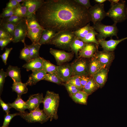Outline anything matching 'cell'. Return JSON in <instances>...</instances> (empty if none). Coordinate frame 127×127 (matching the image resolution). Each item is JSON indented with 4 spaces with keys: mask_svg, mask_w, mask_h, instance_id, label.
<instances>
[{
    "mask_svg": "<svg viewBox=\"0 0 127 127\" xmlns=\"http://www.w3.org/2000/svg\"><path fill=\"white\" fill-rule=\"evenodd\" d=\"M38 22L44 29L57 32L74 31L91 21L88 10L74 0L44 1L36 13Z\"/></svg>",
    "mask_w": 127,
    "mask_h": 127,
    "instance_id": "obj_1",
    "label": "cell"
},
{
    "mask_svg": "<svg viewBox=\"0 0 127 127\" xmlns=\"http://www.w3.org/2000/svg\"><path fill=\"white\" fill-rule=\"evenodd\" d=\"M60 100L58 94L49 91H46L43 101V110L51 121L53 119H57L58 118L57 111Z\"/></svg>",
    "mask_w": 127,
    "mask_h": 127,
    "instance_id": "obj_2",
    "label": "cell"
},
{
    "mask_svg": "<svg viewBox=\"0 0 127 127\" xmlns=\"http://www.w3.org/2000/svg\"><path fill=\"white\" fill-rule=\"evenodd\" d=\"M75 37L72 32L60 31L57 33L48 44L54 45L60 48L71 51L70 45Z\"/></svg>",
    "mask_w": 127,
    "mask_h": 127,
    "instance_id": "obj_3",
    "label": "cell"
},
{
    "mask_svg": "<svg viewBox=\"0 0 127 127\" xmlns=\"http://www.w3.org/2000/svg\"><path fill=\"white\" fill-rule=\"evenodd\" d=\"M92 27L98 33L96 36L98 40H105L107 37L112 38L113 36L118 38L117 35L118 30L116 24L114 23L112 25H107L100 21L93 24Z\"/></svg>",
    "mask_w": 127,
    "mask_h": 127,
    "instance_id": "obj_4",
    "label": "cell"
},
{
    "mask_svg": "<svg viewBox=\"0 0 127 127\" xmlns=\"http://www.w3.org/2000/svg\"><path fill=\"white\" fill-rule=\"evenodd\" d=\"M106 16L110 18L116 24L127 19L125 10V1L120 0L118 3L111 5V7L106 12Z\"/></svg>",
    "mask_w": 127,
    "mask_h": 127,
    "instance_id": "obj_5",
    "label": "cell"
},
{
    "mask_svg": "<svg viewBox=\"0 0 127 127\" xmlns=\"http://www.w3.org/2000/svg\"><path fill=\"white\" fill-rule=\"evenodd\" d=\"M20 115L29 123L38 122L43 124L49 119L43 110L40 109L39 107L29 113L25 111L20 112Z\"/></svg>",
    "mask_w": 127,
    "mask_h": 127,
    "instance_id": "obj_6",
    "label": "cell"
},
{
    "mask_svg": "<svg viewBox=\"0 0 127 127\" xmlns=\"http://www.w3.org/2000/svg\"><path fill=\"white\" fill-rule=\"evenodd\" d=\"M70 64L72 70V76L89 75V62L86 60L79 58Z\"/></svg>",
    "mask_w": 127,
    "mask_h": 127,
    "instance_id": "obj_7",
    "label": "cell"
},
{
    "mask_svg": "<svg viewBox=\"0 0 127 127\" xmlns=\"http://www.w3.org/2000/svg\"><path fill=\"white\" fill-rule=\"evenodd\" d=\"M91 17V21L93 24L101 21L106 16L103 3H97L92 6L88 10Z\"/></svg>",
    "mask_w": 127,
    "mask_h": 127,
    "instance_id": "obj_8",
    "label": "cell"
},
{
    "mask_svg": "<svg viewBox=\"0 0 127 127\" xmlns=\"http://www.w3.org/2000/svg\"><path fill=\"white\" fill-rule=\"evenodd\" d=\"M50 52L54 57L58 65L70 61L73 58L74 53L73 52H67L64 50L52 48H50Z\"/></svg>",
    "mask_w": 127,
    "mask_h": 127,
    "instance_id": "obj_9",
    "label": "cell"
},
{
    "mask_svg": "<svg viewBox=\"0 0 127 127\" xmlns=\"http://www.w3.org/2000/svg\"><path fill=\"white\" fill-rule=\"evenodd\" d=\"M27 28L25 18L16 26L12 42L14 43L21 42L24 43L27 36Z\"/></svg>",
    "mask_w": 127,
    "mask_h": 127,
    "instance_id": "obj_10",
    "label": "cell"
},
{
    "mask_svg": "<svg viewBox=\"0 0 127 127\" xmlns=\"http://www.w3.org/2000/svg\"><path fill=\"white\" fill-rule=\"evenodd\" d=\"M95 56L103 68H108L114 59V55L113 52L103 50L101 51H97Z\"/></svg>",
    "mask_w": 127,
    "mask_h": 127,
    "instance_id": "obj_11",
    "label": "cell"
},
{
    "mask_svg": "<svg viewBox=\"0 0 127 127\" xmlns=\"http://www.w3.org/2000/svg\"><path fill=\"white\" fill-rule=\"evenodd\" d=\"M98 46L94 43H85L83 48L79 52V57L86 58L94 57L98 51Z\"/></svg>",
    "mask_w": 127,
    "mask_h": 127,
    "instance_id": "obj_12",
    "label": "cell"
},
{
    "mask_svg": "<svg viewBox=\"0 0 127 127\" xmlns=\"http://www.w3.org/2000/svg\"><path fill=\"white\" fill-rule=\"evenodd\" d=\"M42 93H38L31 95L28 100L25 102L27 109L30 112L39 107L40 104L43 103L44 99Z\"/></svg>",
    "mask_w": 127,
    "mask_h": 127,
    "instance_id": "obj_13",
    "label": "cell"
},
{
    "mask_svg": "<svg viewBox=\"0 0 127 127\" xmlns=\"http://www.w3.org/2000/svg\"><path fill=\"white\" fill-rule=\"evenodd\" d=\"M56 73L64 83H66L72 76V70L71 64H63L58 65Z\"/></svg>",
    "mask_w": 127,
    "mask_h": 127,
    "instance_id": "obj_14",
    "label": "cell"
},
{
    "mask_svg": "<svg viewBox=\"0 0 127 127\" xmlns=\"http://www.w3.org/2000/svg\"><path fill=\"white\" fill-rule=\"evenodd\" d=\"M127 39V37L119 40H114L111 38L108 40H98L99 44L102 47L103 50L108 52H113L118 44L123 40Z\"/></svg>",
    "mask_w": 127,
    "mask_h": 127,
    "instance_id": "obj_15",
    "label": "cell"
},
{
    "mask_svg": "<svg viewBox=\"0 0 127 127\" xmlns=\"http://www.w3.org/2000/svg\"><path fill=\"white\" fill-rule=\"evenodd\" d=\"M43 0H25L22 4L25 6L28 10L27 17L35 14L44 2Z\"/></svg>",
    "mask_w": 127,
    "mask_h": 127,
    "instance_id": "obj_16",
    "label": "cell"
},
{
    "mask_svg": "<svg viewBox=\"0 0 127 127\" xmlns=\"http://www.w3.org/2000/svg\"><path fill=\"white\" fill-rule=\"evenodd\" d=\"M26 82L28 85L32 86L36 84L38 82L43 80L47 73L43 70H36L32 71Z\"/></svg>",
    "mask_w": 127,
    "mask_h": 127,
    "instance_id": "obj_17",
    "label": "cell"
},
{
    "mask_svg": "<svg viewBox=\"0 0 127 127\" xmlns=\"http://www.w3.org/2000/svg\"><path fill=\"white\" fill-rule=\"evenodd\" d=\"M43 58L40 57L30 60L23 65L22 67L27 71L43 70Z\"/></svg>",
    "mask_w": 127,
    "mask_h": 127,
    "instance_id": "obj_18",
    "label": "cell"
},
{
    "mask_svg": "<svg viewBox=\"0 0 127 127\" xmlns=\"http://www.w3.org/2000/svg\"><path fill=\"white\" fill-rule=\"evenodd\" d=\"M108 71V68H103L92 77L100 88H102L105 85L107 80Z\"/></svg>",
    "mask_w": 127,
    "mask_h": 127,
    "instance_id": "obj_19",
    "label": "cell"
},
{
    "mask_svg": "<svg viewBox=\"0 0 127 127\" xmlns=\"http://www.w3.org/2000/svg\"><path fill=\"white\" fill-rule=\"evenodd\" d=\"M44 28L42 27L27 29V36L32 43H38L40 39Z\"/></svg>",
    "mask_w": 127,
    "mask_h": 127,
    "instance_id": "obj_20",
    "label": "cell"
},
{
    "mask_svg": "<svg viewBox=\"0 0 127 127\" xmlns=\"http://www.w3.org/2000/svg\"><path fill=\"white\" fill-rule=\"evenodd\" d=\"M6 77H11L13 82H21L20 68L17 66H14L9 65L6 69Z\"/></svg>",
    "mask_w": 127,
    "mask_h": 127,
    "instance_id": "obj_21",
    "label": "cell"
},
{
    "mask_svg": "<svg viewBox=\"0 0 127 127\" xmlns=\"http://www.w3.org/2000/svg\"><path fill=\"white\" fill-rule=\"evenodd\" d=\"M57 32L55 30L51 28L44 29L41 37L39 43L41 45L48 44Z\"/></svg>",
    "mask_w": 127,
    "mask_h": 127,
    "instance_id": "obj_22",
    "label": "cell"
},
{
    "mask_svg": "<svg viewBox=\"0 0 127 127\" xmlns=\"http://www.w3.org/2000/svg\"><path fill=\"white\" fill-rule=\"evenodd\" d=\"M103 68L94 56L91 58L89 62V75L92 77L95 74Z\"/></svg>",
    "mask_w": 127,
    "mask_h": 127,
    "instance_id": "obj_23",
    "label": "cell"
},
{
    "mask_svg": "<svg viewBox=\"0 0 127 127\" xmlns=\"http://www.w3.org/2000/svg\"><path fill=\"white\" fill-rule=\"evenodd\" d=\"M88 95L85 92L82 90L70 96L75 103L87 105Z\"/></svg>",
    "mask_w": 127,
    "mask_h": 127,
    "instance_id": "obj_24",
    "label": "cell"
},
{
    "mask_svg": "<svg viewBox=\"0 0 127 127\" xmlns=\"http://www.w3.org/2000/svg\"><path fill=\"white\" fill-rule=\"evenodd\" d=\"M8 104L11 108H14L20 112H24L25 110L27 109L26 102L21 98V96L17 95V98L13 102Z\"/></svg>",
    "mask_w": 127,
    "mask_h": 127,
    "instance_id": "obj_25",
    "label": "cell"
},
{
    "mask_svg": "<svg viewBox=\"0 0 127 127\" xmlns=\"http://www.w3.org/2000/svg\"><path fill=\"white\" fill-rule=\"evenodd\" d=\"M27 86L26 83L13 82L12 88V91L16 93L18 96H21L22 95L26 94L28 92Z\"/></svg>",
    "mask_w": 127,
    "mask_h": 127,
    "instance_id": "obj_26",
    "label": "cell"
},
{
    "mask_svg": "<svg viewBox=\"0 0 127 127\" xmlns=\"http://www.w3.org/2000/svg\"><path fill=\"white\" fill-rule=\"evenodd\" d=\"M99 88V86L93 78L90 77L89 80L84 87L83 90L89 95L92 94Z\"/></svg>",
    "mask_w": 127,
    "mask_h": 127,
    "instance_id": "obj_27",
    "label": "cell"
},
{
    "mask_svg": "<svg viewBox=\"0 0 127 127\" xmlns=\"http://www.w3.org/2000/svg\"><path fill=\"white\" fill-rule=\"evenodd\" d=\"M85 44V43L75 36L70 45L71 51L78 56L79 52L83 48Z\"/></svg>",
    "mask_w": 127,
    "mask_h": 127,
    "instance_id": "obj_28",
    "label": "cell"
},
{
    "mask_svg": "<svg viewBox=\"0 0 127 127\" xmlns=\"http://www.w3.org/2000/svg\"><path fill=\"white\" fill-rule=\"evenodd\" d=\"M93 28L92 26H90L89 23L84 26L72 32L75 37L81 40Z\"/></svg>",
    "mask_w": 127,
    "mask_h": 127,
    "instance_id": "obj_29",
    "label": "cell"
},
{
    "mask_svg": "<svg viewBox=\"0 0 127 127\" xmlns=\"http://www.w3.org/2000/svg\"><path fill=\"white\" fill-rule=\"evenodd\" d=\"M27 29L41 27L36 18V13L25 18Z\"/></svg>",
    "mask_w": 127,
    "mask_h": 127,
    "instance_id": "obj_30",
    "label": "cell"
},
{
    "mask_svg": "<svg viewBox=\"0 0 127 127\" xmlns=\"http://www.w3.org/2000/svg\"><path fill=\"white\" fill-rule=\"evenodd\" d=\"M98 34V33L93 28L81 40L85 43H94L98 46L99 44V42L95 38V36Z\"/></svg>",
    "mask_w": 127,
    "mask_h": 127,
    "instance_id": "obj_31",
    "label": "cell"
},
{
    "mask_svg": "<svg viewBox=\"0 0 127 127\" xmlns=\"http://www.w3.org/2000/svg\"><path fill=\"white\" fill-rule=\"evenodd\" d=\"M39 43L32 44L28 45L30 51V60L40 57L39 51L41 46Z\"/></svg>",
    "mask_w": 127,
    "mask_h": 127,
    "instance_id": "obj_32",
    "label": "cell"
},
{
    "mask_svg": "<svg viewBox=\"0 0 127 127\" xmlns=\"http://www.w3.org/2000/svg\"><path fill=\"white\" fill-rule=\"evenodd\" d=\"M43 80L53 83L59 85H63L64 83L56 73H47Z\"/></svg>",
    "mask_w": 127,
    "mask_h": 127,
    "instance_id": "obj_33",
    "label": "cell"
},
{
    "mask_svg": "<svg viewBox=\"0 0 127 127\" xmlns=\"http://www.w3.org/2000/svg\"><path fill=\"white\" fill-rule=\"evenodd\" d=\"M58 66H56L43 58V70L46 73H56Z\"/></svg>",
    "mask_w": 127,
    "mask_h": 127,
    "instance_id": "obj_34",
    "label": "cell"
},
{
    "mask_svg": "<svg viewBox=\"0 0 127 127\" xmlns=\"http://www.w3.org/2000/svg\"><path fill=\"white\" fill-rule=\"evenodd\" d=\"M14 15L25 18L27 16L28 10L27 7L20 3L13 9Z\"/></svg>",
    "mask_w": 127,
    "mask_h": 127,
    "instance_id": "obj_35",
    "label": "cell"
},
{
    "mask_svg": "<svg viewBox=\"0 0 127 127\" xmlns=\"http://www.w3.org/2000/svg\"><path fill=\"white\" fill-rule=\"evenodd\" d=\"M24 18L14 15L9 17L1 18L0 19V23H10L16 25L22 21Z\"/></svg>",
    "mask_w": 127,
    "mask_h": 127,
    "instance_id": "obj_36",
    "label": "cell"
},
{
    "mask_svg": "<svg viewBox=\"0 0 127 127\" xmlns=\"http://www.w3.org/2000/svg\"><path fill=\"white\" fill-rule=\"evenodd\" d=\"M24 47L21 51L19 58L25 60L27 63L30 61V51L28 45L24 43Z\"/></svg>",
    "mask_w": 127,
    "mask_h": 127,
    "instance_id": "obj_37",
    "label": "cell"
},
{
    "mask_svg": "<svg viewBox=\"0 0 127 127\" xmlns=\"http://www.w3.org/2000/svg\"><path fill=\"white\" fill-rule=\"evenodd\" d=\"M16 25L10 23H0V25L9 33L11 37L13 38Z\"/></svg>",
    "mask_w": 127,
    "mask_h": 127,
    "instance_id": "obj_38",
    "label": "cell"
},
{
    "mask_svg": "<svg viewBox=\"0 0 127 127\" xmlns=\"http://www.w3.org/2000/svg\"><path fill=\"white\" fill-rule=\"evenodd\" d=\"M66 83L73 85L78 88L83 90V88L78 76H72Z\"/></svg>",
    "mask_w": 127,
    "mask_h": 127,
    "instance_id": "obj_39",
    "label": "cell"
},
{
    "mask_svg": "<svg viewBox=\"0 0 127 127\" xmlns=\"http://www.w3.org/2000/svg\"><path fill=\"white\" fill-rule=\"evenodd\" d=\"M63 85L65 87L69 96L82 90L76 86L70 84L65 83H64Z\"/></svg>",
    "mask_w": 127,
    "mask_h": 127,
    "instance_id": "obj_40",
    "label": "cell"
},
{
    "mask_svg": "<svg viewBox=\"0 0 127 127\" xmlns=\"http://www.w3.org/2000/svg\"><path fill=\"white\" fill-rule=\"evenodd\" d=\"M20 112L15 113L13 114H6L4 116V121L2 127H6L8 126L12 119L15 116L20 115Z\"/></svg>",
    "mask_w": 127,
    "mask_h": 127,
    "instance_id": "obj_41",
    "label": "cell"
},
{
    "mask_svg": "<svg viewBox=\"0 0 127 127\" xmlns=\"http://www.w3.org/2000/svg\"><path fill=\"white\" fill-rule=\"evenodd\" d=\"M14 15L13 9L10 8L4 9L2 13L0 15V18H1L8 17Z\"/></svg>",
    "mask_w": 127,
    "mask_h": 127,
    "instance_id": "obj_42",
    "label": "cell"
},
{
    "mask_svg": "<svg viewBox=\"0 0 127 127\" xmlns=\"http://www.w3.org/2000/svg\"><path fill=\"white\" fill-rule=\"evenodd\" d=\"M6 72H5L3 69L0 70V94H1L3 90L4 83L5 81L6 77Z\"/></svg>",
    "mask_w": 127,
    "mask_h": 127,
    "instance_id": "obj_43",
    "label": "cell"
},
{
    "mask_svg": "<svg viewBox=\"0 0 127 127\" xmlns=\"http://www.w3.org/2000/svg\"><path fill=\"white\" fill-rule=\"evenodd\" d=\"M12 49V48H6L4 53L0 56L3 62L5 65L7 64V61L8 58L9 53Z\"/></svg>",
    "mask_w": 127,
    "mask_h": 127,
    "instance_id": "obj_44",
    "label": "cell"
},
{
    "mask_svg": "<svg viewBox=\"0 0 127 127\" xmlns=\"http://www.w3.org/2000/svg\"><path fill=\"white\" fill-rule=\"evenodd\" d=\"M12 38L9 33L1 26L0 25V39H5Z\"/></svg>",
    "mask_w": 127,
    "mask_h": 127,
    "instance_id": "obj_45",
    "label": "cell"
},
{
    "mask_svg": "<svg viewBox=\"0 0 127 127\" xmlns=\"http://www.w3.org/2000/svg\"><path fill=\"white\" fill-rule=\"evenodd\" d=\"M76 2L86 8L88 10L91 7L89 0H74Z\"/></svg>",
    "mask_w": 127,
    "mask_h": 127,
    "instance_id": "obj_46",
    "label": "cell"
},
{
    "mask_svg": "<svg viewBox=\"0 0 127 127\" xmlns=\"http://www.w3.org/2000/svg\"><path fill=\"white\" fill-rule=\"evenodd\" d=\"M13 38L8 39H0V46L1 49L3 50L8 44L12 42Z\"/></svg>",
    "mask_w": 127,
    "mask_h": 127,
    "instance_id": "obj_47",
    "label": "cell"
},
{
    "mask_svg": "<svg viewBox=\"0 0 127 127\" xmlns=\"http://www.w3.org/2000/svg\"><path fill=\"white\" fill-rule=\"evenodd\" d=\"M20 4L18 3L16 0H10L7 4L5 8L14 9L17 7Z\"/></svg>",
    "mask_w": 127,
    "mask_h": 127,
    "instance_id": "obj_48",
    "label": "cell"
},
{
    "mask_svg": "<svg viewBox=\"0 0 127 127\" xmlns=\"http://www.w3.org/2000/svg\"><path fill=\"white\" fill-rule=\"evenodd\" d=\"M0 104L3 111H5L6 114L9 113L10 109L11 107L8 104L4 103L1 97L0 98Z\"/></svg>",
    "mask_w": 127,
    "mask_h": 127,
    "instance_id": "obj_49",
    "label": "cell"
},
{
    "mask_svg": "<svg viewBox=\"0 0 127 127\" xmlns=\"http://www.w3.org/2000/svg\"><path fill=\"white\" fill-rule=\"evenodd\" d=\"M79 76L83 89L84 86L89 80L91 77H88V76L85 75Z\"/></svg>",
    "mask_w": 127,
    "mask_h": 127,
    "instance_id": "obj_50",
    "label": "cell"
},
{
    "mask_svg": "<svg viewBox=\"0 0 127 127\" xmlns=\"http://www.w3.org/2000/svg\"><path fill=\"white\" fill-rule=\"evenodd\" d=\"M108 0L111 3V5L116 4L118 3L120 1L119 0Z\"/></svg>",
    "mask_w": 127,
    "mask_h": 127,
    "instance_id": "obj_51",
    "label": "cell"
},
{
    "mask_svg": "<svg viewBox=\"0 0 127 127\" xmlns=\"http://www.w3.org/2000/svg\"><path fill=\"white\" fill-rule=\"evenodd\" d=\"M95 2L97 3L102 4L106 1V0H94Z\"/></svg>",
    "mask_w": 127,
    "mask_h": 127,
    "instance_id": "obj_52",
    "label": "cell"
},
{
    "mask_svg": "<svg viewBox=\"0 0 127 127\" xmlns=\"http://www.w3.org/2000/svg\"><path fill=\"white\" fill-rule=\"evenodd\" d=\"M16 0L18 3H20L21 2H24L25 0Z\"/></svg>",
    "mask_w": 127,
    "mask_h": 127,
    "instance_id": "obj_53",
    "label": "cell"
},
{
    "mask_svg": "<svg viewBox=\"0 0 127 127\" xmlns=\"http://www.w3.org/2000/svg\"><path fill=\"white\" fill-rule=\"evenodd\" d=\"M125 11H126V16H127V6L126 8V10H125Z\"/></svg>",
    "mask_w": 127,
    "mask_h": 127,
    "instance_id": "obj_54",
    "label": "cell"
},
{
    "mask_svg": "<svg viewBox=\"0 0 127 127\" xmlns=\"http://www.w3.org/2000/svg\"><path fill=\"white\" fill-rule=\"evenodd\" d=\"M2 127V126L1 127ZM8 127V126H7V127Z\"/></svg>",
    "mask_w": 127,
    "mask_h": 127,
    "instance_id": "obj_55",
    "label": "cell"
}]
</instances>
